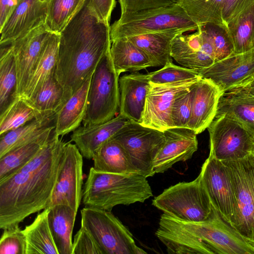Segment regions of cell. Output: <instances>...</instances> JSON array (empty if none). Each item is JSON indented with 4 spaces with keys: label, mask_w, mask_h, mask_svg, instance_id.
<instances>
[{
    "label": "cell",
    "mask_w": 254,
    "mask_h": 254,
    "mask_svg": "<svg viewBox=\"0 0 254 254\" xmlns=\"http://www.w3.org/2000/svg\"><path fill=\"white\" fill-rule=\"evenodd\" d=\"M66 142L54 134L28 164L0 180V228L19 225L48 207L62 167Z\"/></svg>",
    "instance_id": "obj_1"
},
{
    "label": "cell",
    "mask_w": 254,
    "mask_h": 254,
    "mask_svg": "<svg viewBox=\"0 0 254 254\" xmlns=\"http://www.w3.org/2000/svg\"><path fill=\"white\" fill-rule=\"evenodd\" d=\"M59 35L54 75L70 97L110 50V25L100 19L90 0H85Z\"/></svg>",
    "instance_id": "obj_2"
},
{
    "label": "cell",
    "mask_w": 254,
    "mask_h": 254,
    "mask_svg": "<svg viewBox=\"0 0 254 254\" xmlns=\"http://www.w3.org/2000/svg\"><path fill=\"white\" fill-rule=\"evenodd\" d=\"M146 178L138 173L99 172L92 167L83 186L82 202L85 206L109 211L117 205L143 202L153 196Z\"/></svg>",
    "instance_id": "obj_3"
},
{
    "label": "cell",
    "mask_w": 254,
    "mask_h": 254,
    "mask_svg": "<svg viewBox=\"0 0 254 254\" xmlns=\"http://www.w3.org/2000/svg\"><path fill=\"white\" fill-rule=\"evenodd\" d=\"M199 26L178 3L121 14L110 26L111 41L154 33L182 34L194 32Z\"/></svg>",
    "instance_id": "obj_4"
},
{
    "label": "cell",
    "mask_w": 254,
    "mask_h": 254,
    "mask_svg": "<svg viewBox=\"0 0 254 254\" xmlns=\"http://www.w3.org/2000/svg\"><path fill=\"white\" fill-rule=\"evenodd\" d=\"M152 205L167 215L188 222L205 220L213 209L199 174L193 181L180 182L165 189L154 197Z\"/></svg>",
    "instance_id": "obj_5"
},
{
    "label": "cell",
    "mask_w": 254,
    "mask_h": 254,
    "mask_svg": "<svg viewBox=\"0 0 254 254\" xmlns=\"http://www.w3.org/2000/svg\"><path fill=\"white\" fill-rule=\"evenodd\" d=\"M120 97L119 75L115 70L109 50L92 75L83 125L101 124L114 118L119 108Z\"/></svg>",
    "instance_id": "obj_6"
},
{
    "label": "cell",
    "mask_w": 254,
    "mask_h": 254,
    "mask_svg": "<svg viewBox=\"0 0 254 254\" xmlns=\"http://www.w3.org/2000/svg\"><path fill=\"white\" fill-rule=\"evenodd\" d=\"M81 227L93 237L102 254H143L132 235L111 211L85 206L81 211Z\"/></svg>",
    "instance_id": "obj_7"
},
{
    "label": "cell",
    "mask_w": 254,
    "mask_h": 254,
    "mask_svg": "<svg viewBox=\"0 0 254 254\" xmlns=\"http://www.w3.org/2000/svg\"><path fill=\"white\" fill-rule=\"evenodd\" d=\"M123 147L136 173L153 176L155 159L163 146V131L129 121L113 137Z\"/></svg>",
    "instance_id": "obj_8"
},
{
    "label": "cell",
    "mask_w": 254,
    "mask_h": 254,
    "mask_svg": "<svg viewBox=\"0 0 254 254\" xmlns=\"http://www.w3.org/2000/svg\"><path fill=\"white\" fill-rule=\"evenodd\" d=\"M233 186L237 205L231 225L251 244L254 242V156L221 161Z\"/></svg>",
    "instance_id": "obj_9"
},
{
    "label": "cell",
    "mask_w": 254,
    "mask_h": 254,
    "mask_svg": "<svg viewBox=\"0 0 254 254\" xmlns=\"http://www.w3.org/2000/svg\"><path fill=\"white\" fill-rule=\"evenodd\" d=\"M209 154L220 161L236 160L251 154L253 141L247 126L225 114L216 115L207 127Z\"/></svg>",
    "instance_id": "obj_10"
},
{
    "label": "cell",
    "mask_w": 254,
    "mask_h": 254,
    "mask_svg": "<svg viewBox=\"0 0 254 254\" xmlns=\"http://www.w3.org/2000/svg\"><path fill=\"white\" fill-rule=\"evenodd\" d=\"M200 78L162 84L150 83L139 123L162 131L173 127L171 111L175 99L190 90Z\"/></svg>",
    "instance_id": "obj_11"
},
{
    "label": "cell",
    "mask_w": 254,
    "mask_h": 254,
    "mask_svg": "<svg viewBox=\"0 0 254 254\" xmlns=\"http://www.w3.org/2000/svg\"><path fill=\"white\" fill-rule=\"evenodd\" d=\"M83 158L74 143L66 142L62 167L48 208L64 204L77 212L82 199Z\"/></svg>",
    "instance_id": "obj_12"
},
{
    "label": "cell",
    "mask_w": 254,
    "mask_h": 254,
    "mask_svg": "<svg viewBox=\"0 0 254 254\" xmlns=\"http://www.w3.org/2000/svg\"><path fill=\"white\" fill-rule=\"evenodd\" d=\"M199 175L212 206L231 225L237 205L231 181L223 163L209 154Z\"/></svg>",
    "instance_id": "obj_13"
},
{
    "label": "cell",
    "mask_w": 254,
    "mask_h": 254,
    "mask_svg": "<svg viewBox=\"0 0 254 254\" xmlns=\"http://www.w3.org/2000/svg\"><path fill=\"white\" fill-rule=\"evenodd\" d=\"M197 71L201 78L212 81L223 93L243 88L254 79V51L233 54Z\"/></svg>",
    "instance_id": "obj_14"
},
{
    "label": "cell",
    "mask_w": 254,
    "mask_h": 254,
    "mask_svg": "<svg viewBox=\"0 0 254 254\" xmlns=\"http://www.w3.org/2000/svg\"><path fill=\"white\" fill-rule=\"evenodd\" d=\"M51 33L44 23L10 44L17 72L16 97H22L24 94L43 47Z\"/></svg>",
    "instance_id": "obj_15"
},
{
    "label": "cell",
    "mask_w": 254,
    "mask_h": 254,
    "mask_svg": "<svg viewBox=\"0 0 254 254\" xmlns=\"http://www.w3.org/2000/svg\"><path fill=\"white\" fill-rule=\"evenodd\" d=\"M171 56L183 67L199 70L207 68L214 63L211 44L200 26L191 33H182L172 40Z\"/></svg>",
    "instance_id": "obj_16"
},
{
    "label": "cell",
    "mask_w": 254,
    "mask_h": 254,
    "mask_svg": "<svg viewBox=\"0 0 254 254\" xmlns=\"http://www.w3.org/2000/svg\"><path fill=\"white\" fill-rule=\"evenodd\" d=\"M48 0H23L0 28V46L10 44L45 23Z\"/></svg>",
    "instance_id": "obj_17"
},
{
    "label": "cell",
    "mask_w": 254,
    "mask_h": 254,
    "mask_svg": "<svg viewBox=\"0 0 254 254\" xmlns=\"http://www.w3.org/2000/svg\"><path fill=\"white\" fill-rule=\"evenodd\" d=\"M165 143L154 164L155 173H164L175 163L190 159L197 150V134L188 127H171L164 131Z\"/></svg>",
    "instance_id": "obj_18"
},
{
    "label": "cell",
    "mask_w": 254,
    "mask_h": 254,
    "mask_svg": "<svg viewBox=\"0 0 254 254\" xmlns=\"http://www.w3.org/2000/svg\"><path fill=\"white\" fill-rule=\"evenodd\" d=\"M191 115L188 128L196 134L207 128L215 117L223 93L209 79L201 78L192 88Z\"/></svg>",
    "instance_id": "obj_19"
},
{
    "label": "cell",
    "mask_w": 254,
    "mask_h": 254,
    "mask_svg": "<svg viewBox=\"0 0 254 254\" xmlns=\"http://www.w3.org/2000/svg\"><path fill=\"white\" fill-rule=\"evenodd\" d=\"M150 86L147 74L132 72L122 76L119 79V114L139 123Z\"/></svg>",
    "instance_id": "obj_20"
},
{
    "label": "cell",
    "mask_w": 254,
    "mask_h": 254,
    "mask_svg": "<svg viewBox=\"0 0 254 254\" xmlns=\"http://www.w3.org/2000/svg\"><path fill=\"white\" fill-rule=\"evenodd\" d=\"M129 121L119 114L103 123L80 126L72 131L70 141L76 145L83 157L92 159L97 150Z\"/></svg>",
    "instance_id": "obj_21"
},
{
    "label": "cell",
    "mask_w": 254,
    "mask_h": 254,
    "mask_svg": "<svg viewBox=\"0 0 254 254\" xmlns=\"http://www.w3.org/2000/svg\"><path fill=\"white\" fill-rule=\"evenodd\" d=\"M91 77L68 99L56 114L54 132L58 136H62L73 131L83 122L87 110Z\"/></svg>",
    "instance_id": "obj_22"
},
{
    "label": "cell",
    "mask_w": 254,
    "mask_h": 254,
    "mask_svg": "<svg viewBox=\"0 0 254 254\" xmlns=\"http://www.w3.org/2000/svg\"><path fill=\"white\" fill-rule=\"evenodd\" d=\"M48 222L59 254H72V232L77 212L64 204L49 208Z\"/></svg>",
    "instance_id": "obj_23"
},
{
    "label": "cell",
    "mask_w": 254,
    "mask_h": 254,
    "mask_svg": "<svg viewBox=\"0 0 254 254\" xmlns=\"http://www.w3.org/2000/svg\"><path fill=\"white\" fill-rule=\"evenodd\" d=\"M54 128L53 126L39 137L0 158V180L14 174L30 162L51 139Z\"/></svg>",
    "instance_id": "obj_24"
},
{
    "label": "cell",
    "mask_w": 254,
    "mask_h": 254,
    "mask_svg": "<svg viewBox=\"0 0 254 254\" xmlns=\"http://www.w3.org/2000/svg\"><path fill=\"white\" fill-rule=\"evenodd\" d=\"M60 35L51 33L46 42L22 98L31 101L46 81L54 75Z\"/></svg>",
    "instance_id": "obj_25"
},
{
    "label": "cell",
    "mask_w": 254,
    "mask_h": 254,
    "mask_svg": "<svg viewBox=\"0 0 254 254\" xmlns=\"http://www.w3.org/2000/svg\"><path fill=\"white\" fill-rule=\"evenodd\" d=\"M111 41L110 54L115 70L119 75L124 72H136L154 67L147 55L127 37Z\"/></svg>",
    "instance_id": "obj_26"
},
{
    "label": "cell",
    "mask_w": 254,
    "mask_h": 254,
    "mask_svg": "<svg viewBox=\"0 0 254 254\" xmlns=\"http://www.w3.org/2000/svg\"><path fill=\"white\" fill-rule=\"evenodd\" d=\"M56 114H46L0 135V158L14 148L39 137L55 126Z\"/></svg>",
    "instance_id": "obj_27"
},
{
    "label": "cell",
    "mask_w": 254,
    "mask_h": 254,
    "mask_svg": "<svg viewBox=\"0 0 254 254\" xmlns=\"http://www.w3.org/2000/svg\"><path fill=\"white\" fill-rule=\"evenodd\" d=\"M49 208L44 209L23 229L26 254H59L49 225Z\"/></svg>",
    "instance_id": "obj_28"
},
{
    "label": "cell",
    "mask_w": 254,
    "mask_h": 254,
    "mask_svg": "<svg viewBox=\"0 0 254 254\" xmlns=\"http://www.w3.org/2000/svg\"><path fill=\"white\" fill-rule=\"evenodd\" d=\"M93 168L99 172L119 174L136 173L121 145L113 137L95 152Z\"/></svg>",
    "instance_id": "obj_29"
},
{
    "label": "cell",
    "mask_w": 254,
    "mask_h": 254,
    "mask_svg": "<svg viewBox=\"0 0 254 254\" xmlns=\"http://www.w3.org/2000/svg\"><path fill=\"white\" fill-rule=\"evenodd\" d=\"M179 34L154 33L127 37L149 58L154 67L173 63L171 56V42Z\"/></svg>",
    "instance_id": "obj_30"
},
{
    "label": "cell",
    "mask_w": 254,
    "mask_h": 254,
    "mask_svg": "<svg viewBox=\"0 0 254 254\" xmlns=\"http://www.w3.org/2000/svg\"><path fill=\"white\" fill-rule=\"evenodd\" d=\"M225 114L245 125L254 124V96L242 88L224 93L217 114Z\"/></svg>",
    "instance_id": "obj_31"
},
{
    "label": "cell",
    "mask_w": 254,
    "mask_h": 254,
    "mask_svg": "<svg viewBox=\"0 0 254 254\" xmlns=\"http://www.w3.org/2000/svg\"><path fill=\"white\" fill-rule=\"evenodd\" d=\"M234 54L254 51V3L227 25Z\"/></svg>",
    "instance_id": "obj_32"
},
{
    "label": "cell",
    "mask_w": 254,
    "mask_h": 254,
    "mask_svg": "<svg viewBox=\"0 0 254 254\" xmlns=\"http://www.w3.org/2000/svg\"><path fill=\"white\" fill-rule=\"evenodd\" d=\"M17 72L11 44L0 46V114L15 100L17 90Z\"/></svg>",
    "instance_id": "obj_33"
},
{
    "label": "cell",
    "mask_w": 254,
    "mask_h": 254,
    "mask_svg": "<svg viewBox=\"0 0 254 254\" xmlns=\"http://www.w3.org/2000/svg\"><path fill=\"white\" fill-rule=\"evenodd\" d=\"M44 115L46 114L41 113L29 100L17 97L0 114V135Z\"/></svg>",
    "instance_id": "obj_34"
},
{
    "label": "cell",
    "mask_w": 254,
    "mask_h": 254,
    "mask_svg": "<svg viewBox=\"0 0 254 254\" xmlns=\"http://www.w3.org/2000/svg\"><path fill=\"white\" fill-rule=\"evenodd\" d=\"M69 98L63 86L53 75L29 101L42 114H57Z\"/></svg>",
    "instance_id": "obj_35"
},
{
    "label": "cell",
    "mask_w": 254,
    "mask_h": 254,
    "mask_svg": "<svg viewBox=\"0 0 254 254\" xmlns=\"http://www.w3.org/2000/svg\"><path fill=\"white\" fill-rule=\"evenodd\" d=\"M224 1V0H177L198 26L208 23L225 25L222 17Z\"/></svg>",
    "instance_id": "obj_36"
},
{
    "label": "cell",
    "mask_w": 254,
    "mask_h": 254,
    "mask_svg": "<svg viewBox=\"0 0 254 254\" xmlns=\"http://www.w3.org/2000/svg\"><path fill=\"white\" fill-rule=\"evenodd\" d=\"M85 0H48L45 24L51 33L58 34L65 28L83 5Z\"/></svg>",
    "instance_id": "obj_37"
},
{
    "label": "cell",
    "mask_w": 254,
    "mask_h": 254,
    "mask_svg": "<svg viewBox=\"0 0 254 254\" xmlns=\"http://www.w3.org/2000/svg\"><path fill=\"white\" fill-rule=\"evenodd\" d=\"M199 26L211 44L215 62L234 54L233 44L225 25L208 23Z\"/></svg>",
    "instance_id": "obj_38"
},
{
    "label": "cell",
    "mask_w": 254,
    "mask_h": 254,
    "mask_svg": "<svg viewBox=\"0 0 254 254\" xmlns=\"http://www.w3.org/2000/svg\"><path fill=\"white\" fill-rule=\"evenodd\" d=\"M150 83L162 84L200 78L197 70L166 64L161 69L147 73Z\"/></svg>",
    "instance_id": "obj_39"
},
{
    "label": "cell",
    "mask_w": 254,
    "mask_h": 254,
    "mask_svg": "<svg viewBox=\"0 0 254 254\" xmlns=\"http://www.w3.org/2000/svg\"><path fill=\"white\" fill-rule=\"evenodd\" d=\"M0 254H26V241L19 225L3 229L0 240Z\"/></svg>",
    "instance_id": "obj_40"
},
{
    "label": "cell",
    "mask_w": 254,
    "mask_h": 254,
    "mask_svg": "<svg viewBox=\"0 0 254 254\" xmlns=\"http://www.w3.org/2000/svg\"><path fill=\"white\" fill-rule=\"evenodd\" d=\"M192 87L178 96L173 103L171 111L173 127H188L191 115Z\"/></svg>",
    "instance_id": "obj_41"
},
{
    "label": "cell",
    "mask_w": 254,
    "mask_h": 254,
    "mask_svg": "<svg viewBox=\"0 0 254 254\" xmlns=\"http://www.w3.org/2000/svg\"><path fill=\"white\" fill-rule=\"evenodd\" d=\"M72 254H102L91 235L81 227L74 237Z\"/></svg>",
    "instance_id": "obj_42"
},
{
    "label": "cell",
    "mask_w": 254,
    "mask_h": 254,
    "mask_svg": "<svg viewBox=\"0 0 254 254\" xmlns=\"http://www.w3.org/2000/svg\"><path fill=\"white\" fill-rule=\"evenodd\" d=\"M121 14L141 9L167 6L178 2L177 0H118Z\"/></svg>",
    "instance_id": "obj_43"
},
{
    "label": "cell",
    "mask_w": 254,
    "mask_h": 254,
    "mask_svg": "<svg viewBox=\"0 0 254 254\" xmlns=\"http://www.w3.org/2000/svg\"><path fill=\"white\" fill-rule=\"evenodd\" d=\"M254 3V0H224L222 17L226 27L232 19Z\"/></svg>",
    "instance_id": "obj_44"
},
{
    "label": "cell",
    "mask_w": 254,
    "mask_h": 254,
    "mask_svg": "<svg viewBox=\"0 0 254 254\" xmlns=\"http://www.w3.org/2000/svg\"><path fill=\"white\" fill-rule=\"evenodd\" d=\"M90 1L100 19L110 25L111 15L116 5V0H90Z\"/></svg>",
    "instance_id": "obj_45"
},
{
    "label": "cell",
    "mask_w": 254,
    "mask_h": 254,
    "mask_svg": "<svg viewBox=\"0 0 254 254\" xmlns=\"http://www.w3.org/2000/svg\"><path fill=\"white\" fill-rule=\"evenodd\" d=\"M23 0H0V28Z\"/></svg>",
    "instance_id": "obj_46"
},
{
    "label": "cell",
    "mask_w": 254,
    "mask_h": 254,
    "mask_svg": "<svg viewBox=\"0 0 254 254\" xmlns=\"http://www.w3.org/2000/svg\"><path fill=\"white\" fill-rule=\"evenodd\" d=\"M248 128L249 132L251 134L252 141L253 146L251 151V154L254 156V124L253 125H245Z\"/></svg>",
    "instance_id": "obj_47"
},
{
    "label": "cell",
    "mask_w": 254,
    "mask_h": 254,
    "mask_svg": "<svg viewBox=\"0 0 254 254\" xmlns=\"http://www.w3.org/2000/svg\"><path fill=\"white\" fill-rule=\"evenodd\" d=\"M241 88L245 90L251 95L254 96V81H253L249 84Z\"/></svg>",
    "instance_id": "obj_48"
},
{
    "label": "cell",
    "mask_w": 254,
    "mask_h": 254,
    "mask_svg": "<svg viewBox=\"0 0 254 254\" xmlns=\"http://www.w3.org/2000/svg\"><path fill=\"white\" fill-rule=\"evenodd\" d=\"M254 247V242L251 244Z\"/></svg>",
    "instance_id": "obj_49"
},
{
    "label": "cell",
    "mask_w": 254,
    "mask_h": 254,
    "mask_svg": "<svg viewBox=\"0 0 254 254\" xmlns=\"http://www.w3.org/2000/svg\"><path fill=\"white\" fill-rule=\"evenodd\" d=\"M253 81H254V79H253Z\"/></svg>",
    "instance_id": "obj_50"
}]
</instances>
